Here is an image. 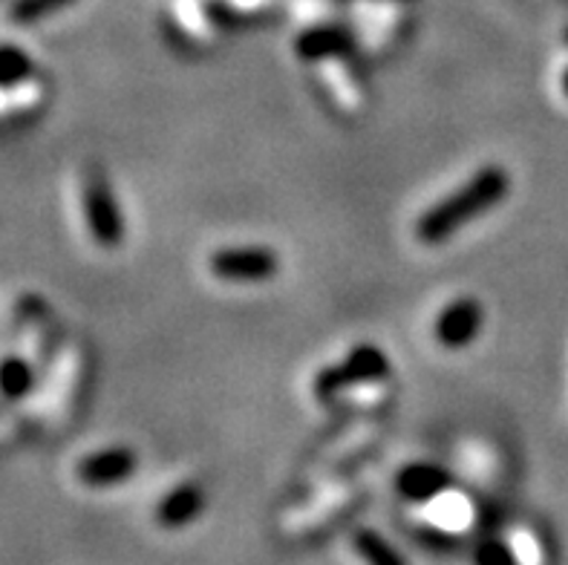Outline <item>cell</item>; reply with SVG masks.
I'll list each match as a JSON object with an SVG mask.
<instances>
[{
	"mask_svg": "<svg viewBox=\"0 0 568 565\" xmlns=\"http://www.w3.org/2000/svg\"><path fill=\"white\" fill-rule=\"evenodd\" d=\"M139 467V456L130 447H108V451L90 453L79 462L75 473L90 487H110L130 480Z\"/></svg>",
	"mask_w": 568,
	"mask_h": 565,
	"instance_id": "cell-6",
	"label": "cell"
},
{
	"mask_svg": "<svg viewBox=\"0 0 568 565\" xmlns=\"http://www.w3.org/2000/svg\"><path fill=\"white\" fill-rule=\"evenodd\" d=\"M70 3H75V0H14L12 7H9V18L14 23H36L61 12Z\"/></svg>",
	"mask_w": 568,
	"mask_h": 565,
	"instance_id": "cell-13",
	"label": "cell"
},
{
	"mask_svg": "<svg viewBox=\"0 0 568 565\" xmlns=\"http://www.w3.org/2000/svg\"><path fill=\"white\" fill-rule=\"evenodd\" d=\"M32 384H36V373H32L29 361L18 359V355L0 361V393L7 398H23Z\"/></svg>",
	"mask_w": 568,
	"mask_h": 565,
	"instance_id": "cell-11",
	"label": "cell"
},
{
	"mask_svg": "<svg viewBox=\"0 0 568 565\" xmlns=\"http://www.w3.org/2000/svg\"><path fill=\"white\" fill-rule=\"evenodd\" d=\"M566 38H568V36H566Z\"/></svg>",
	"mask_w": 568,
	"mask_h": 565,
	"instance_id": "cell-17",
	"label": "cell"
},
{
	"mask_svg": "<svg viewBox=\"0 0 568 565\" xmlns=\"http://www.w3.org/2000/svg\"><path fill=\"white\" fill-rule=\"evenodd\" d=\"M209 269L225 283H266L281 272V258L266 245H231L211 254Z\"/></svg>",
	"mask_w": 568,
	"mask_h": 565,
	"instance_id": "cell-3",
	"label": "cell"
},
{
	"mask_svg": "<svg viewBox=\"0 0 568 565\" xmlns=\"http://www.w3.org/2000/svg\"><path fill=\"white\" fill-rule=\"evenodd\" d=\"M32 58L27 56L23 50L7 43V47H0V87H14L21 84L23 79L32 75Z\"/></svg>",
	"mask_w": 568,
	"mask_h": 565,
	"instance_id": "cell-12",
	"label": "cell"
},
{
	"mask_svg": "<svg viewBox=\"0 0 568 565\" xmlns=\"http://www.w3.org/2000/svg\"><path fill=\"white\" fill-rule=\"evenodd\" d=\"M450 473L439 465H430V462H416V465H407L396 476L398 494L410 502H430L436 496H442L450 487Z\"/></svg>",
	"mask_w": 568,
	"mask_h": 565,
	"instance_id": "cell-8",
	"label": "cell"
},
{
	"mask_svg": "<svg viewBox=\"0 0 568 565\" xmlns=\"http://www.w3.org/2000/svg\"><path fill=\"white\" fill-rule=\"evenodd\" d=\"M202 511H205V491L196 482H185V485L173 487L171 494H165V500L159 502L156 523L171 531L185 528L194 519H200Z\"/></svg>",
	"mask_w": 568,
	"mask_h": 565,
	"instance_id": "cell-7",
	"label": "cell"
},
{
	"mask_svg": "<svg viewBox=\"0 0 568 565\" xmlns=\"http://www.w3.org/2000/svg\"><path fill=\"white\" fill-rule=\"evenodd\" d=\"M422 539H425L427 545H430V548H454L456 545V539L450 537V534H439V531H422Z\"/></svg>",
	"mask_w": 568,
	"mask_h": 565,
	"instance_id": "cell-15",
	"label": "cell"
},
{
	"mask_svg": "<svg viewBox=\"0 0 568 565\" xmlns=\"http://www.w3.org/2000/svg\"><path fill=\"white\" fill-rule=\"evenodd\" d=\"M562 93H566V95H568V70H566V72H562Z\"/></svg>",
	"mask_w": 568,
	"mask_h": 565,
	"instance_id": "cell-16",
	"label": "cell"
},
{
	"mask_svg": "<svg viewBox=\"0 0 568 565\" xmlns=\"http://www.w3.org/2000/svg\"><path fill=\"white\" fill-rule=\"evenodd\" d=\"M295 50L303 61H326L353 50V36L344 27H312L297 36Z\"/></svg>",
	"mask_w": 568,
	"mask_h": 565,
	"instance_id": "cell-9",
	"label": "cell"
},
{
	"mask_svg": "<svg viewBox=\"0 0 568 565\" xmlns=\"http://www.w3.org/2000/svg\"><path fill=\"white\" fill-rule=\"evenodd\" d=\"M353 545L358 557L367 565H407V559L373 528H358L353 534Z\"/></svg>",
	"mask_w": 568,
	"mask_h": 565,
	"instance_id": "cell-10",
	"label": "cell"
},
{
	"mask_svg": "<svg viewBox=\"0 0 568 565\" xmlns=\"http://www.w3.org/2000/svg\"><path fill=\"white\" fill-rule=\"evenodd\" d=\"M485 326V309L476 297H459L447 303L436 317V341L447 350H465L474 344Z\"/></svg>",
	"mask_w": 568,
	"mask_h": 565,
	"instance_id": "cell-5",
	"label": "cell"
},
{
	"mask_svg": "<svg viewBox=\"0 0 568 565\" xmlns=\"http://www.w3.org/2000/svg\"><path fill=\"white\" fill-rule=\"evenodd\" d=\"M389 373V361L378 346L358 344L341 364L326 366L324 373L315 379V395L321 401L335 398L338 393L349 386L369 384V381H382Z\"/></svg>",
	"mask_w": 568,
	"mask_h": 565,
	"instance_id": "cell-2",
	"label": "cell"
},
{
	"mask_svg": "<svg viewBox=\"0 0 568 565\" xmlns=\"http://www.w3.org/2000/svg\"><path fill=\"white\" fill-rule=\"evenodd\" d=\"M84 214L87 229L93 234L101 249H115L124 240V222L119 202H115L110 182L99 173H93L84 185Z\"/></svg>",
	"mask_w": 568,
	"mask_h": 565,
	"instance_id": "cell-4",
	"label": "cell"
},
{
	"mask_svg": "<svg viewBox=\"0 0 568 565\" xmlns=\"http://www.w3.org/2000/svg\"><path fill=\"white\" fill-rule=\"evenodd\" d=\"M511 191V176L499 165L476 171L459 191L447 193L445 200L427 208L416 222V236L422 245H442L468 222L479 220L497 208Z\"/></svg>",
	"mask_w": 568,
	"mask_h": 565,
	"instance_id": "cell-1",
	"label": "cell"
},
{
	"mask_svg": "<svg viewBox=\"0 0 568 565\" xmlns=\"http://www.w3.org/2000/svg\"><path fill=\"white\" fill-rule=\"evenodd\" d=\"M474 565H519V559L503 539H483L476 545Z\"/></svg>",
	"mask_w": 568,
	"mask_h": 565,
	"instance_id": "cell-14",
	"label": "cell"
}]
</instances>
